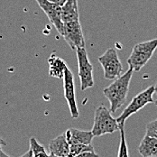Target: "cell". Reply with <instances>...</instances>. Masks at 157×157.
I'll use <instances>...</instances> for the list:
<instances>
[{
	"mask_svg": "<svg viewBox=\"0 0 157 157\" xmlns=\"http://www.w3.org/2000/svg\"><path fill=\"white\" fill-rule=\"evenodd\" d=\"M63 37L72 50L85 47V39L79 21L65 23Z\"/></svg>",
	"mask_w": 157,
	"mask_h": 157,
	"instance_id": "ba28073f",
	"label": "cell"
},
{
	"mask_svg": "<svg viewBox=\"0 0 157 157\" xmlns=\"http://www.w3.org/2000/svg\"><path fill=\"white\" fill-rule=\"evenodd\" d=\"M30 149L33 152V157H52L50 154H47L44 146L41 144L34 137L30 139Z\"/></svg>",
	"mask_w": 157,
	"mask_h": 157,
	"instance_id": "2e32d148",
	"label": "cell"
},
{
	"mask_svg": "<svg viewBox=\"0 0 157 157\" xmlns=\"http://www.w3.org/2000/svg\"><path fill=\"white\" fill-rule=\"evenodd\" d=\"M155 105H156V106H157V99H156V100H155Z\"/></svg>",
	"mask_w": 157,
	"mask_h": 157,
	"instance_id": "d4e9b609",
	"label": "cell"
},
{
	"mask_svg": "<svg viewBox=\"0 0 157 157\" xmlns=\"http://www.w3.org/2000/svg\"><path fill=\"white\" fill-rule=\"evenodd\" d=\"M146 135L157 139V119L146 125Z\"/></svg>",
	"mask_w": 157,
	"mask_h": 157,
	"instance_id": "ac0fdd59",
	"label": "cell"
},
{
	"mask_svg": "<svg viewBox=\"0 0 157 157\" xmlns=\"http://www.w3.org/2000/svg\"><path fill=\"white\" fill-rule=\"evenodd\" d=\"M75 157H98V155L95 152H84Z\"/></svg>",
	"mask_w": 157,
	"mask_h": 157,
	"instance_id": "d6986e66",
	"label": "cell"
},
{
	"mask_svg": "<svg viewBox=\"0 0 157 157\" xmlns=\"http://www.w3.org/2000/svg\"><path fill=\"white\" fill-rule=\"evenodd\" d=\"M119 130L117 118L113 117L111 111L105 106H99L95 111L94 124L91 132L94 136H101L107 134H113Z\"/></svg>",
	"mask_w": 157,
	"mask_h": 157,
	"instance_id": "3957f363",
	"label": "cell"
},
{
	"mask_svg": "<svg viewBox=\"0 0 157 157\" xmlns=\"http://www.w3.org/2000/svg\"><path fill=\"white\" fill-rule=\"evenodd\" d=\"M38 6L47 16L49 21L63 36L64 33V23L62 17V6L53 4L48 0H35Z\"/></svg>",
	"mask_w": 157,
	"mask_h": 157,
	"instance_id": "9c48e42d",
	"label": "cell"
},
{
	"mask_svg": "<svg viewBox=\"0 0 157 157\" xmlns=\"http://www.w3.org/2000/svg\"><path fill=\"white\" fill-rule=\"evenodd\" d=\"M65 136L70 144H90L95 136L91 131H83L76 128H70L65 133Z\"/></svg>",
	"mask_w": 157,
	"mask_h": 157,
	"instance_id": "30bf717a",
	"label": "cell"
},
{
	"mask_svg": "<svg viewBox=\"0 0 157 157\" xmlns=\"http://www.w3.org/2000/svg\"><path fill=\"white\" fill-rule=\"evenodd\" d=\"M119 132H120V144H119L117 157H129L128 147H127V144H126V134H125V127L120 128Z\"/></svg>",
	"mask_w": 157,
	"mask_h": 157,
	"instance_id": "e0dca14e",
	"label": "cell"
},
{
	"mask_svg": "<svg viewBox=\"0 0 157 157\" xmlns=\"http://www.w3.org/2000/svg\"><path fill=\"white\" fill-rule=\"evenodd\" d=\"M3 145H6V141H5L3 138H1V136H0V148H1V146H3Z\"/></svg>",
	"mask_w": 157,
	"mask_h": 157,
	"instance_id": "7402d4cb",
	"label": "cell"
},
{
	"mask_svg": "<svg viewBox=\"0 0 157 157\" xmlns=\"http://www.w3.org/2000/svg\"><path fill=\"white\" fill-rule=\"evenodd\" d=\"M21 157H33V152H32L31 149L29 151H27L25 155H23Z\"/></svg>",
	"mask_w": 157,
	"mask_h": 157,
	"instance_id": "44dd1931",
	"label": "cell"
},
{
	"mask_svg": "<svg viewBox=\"0 0 157 157\" xmlns=\"http://www.w3.org/2000/svg\"><path fill=\"white\" fill-rule=\"evenodd\" d=\"M133 73L134 70L129 68L126 72L116 78L109 87L103 90V94L109 101V110L112 113L117 112L126 103Z\"/></svg>",
	"mask_w": 157,
	"mask_h": 157,
	"instance_id": "6da1fadb",
	"label": "cell"
},
{
	"mask_svg": "<svg viewBox=\"0 0 157 157\" xmlns=\"http://www.w3.org/2000/svg\"><path fill=\"white\" fill-rule=\"evenodd\" d=\"M157 49V38L136 44L131 52L127 64L134 71H139L150 61Z\"/></svg>",
	"mask_w": 157,
	"mask_h": 157,
	"instance_id": "7a4b0ae2",
	"label": "cell"
},
{
	"mask_svg": "<svg viewBox=\"0 0 157 157\" xmlns=\"http://www.w3.org/2000/svg\"><path fill=\"white\" fill-rule=\"evenodd\" d=\"M0 157H10V156H8L7 155H6V154L1 150V148H0Z\"/></svg>",
	"mask_w": 157,
	"mask_h": 157,
	"instance_id": "603a6c76",
	"label": "cell"
},
{
	"mask_svg": "<svg viewBox=\"0 0 157 157\" xmlns=\"http://www.w3.org/2000/svg\"><path fill=\"white\" fill-rule=\"evenodd\" d=\"M48 63H49V67H50L49 74L54 78H63L65 69L68 66L63 59L56 56L55 54H52L48 60Z\"/></svg>",
	"mask_w": 157,
	"mask_h": 157,
	"instance_id": "5bb4252c",
	"label": "cell"
},
{
	"mask_svg": "<svg viewBox=\"0 0 157 157\" xmlns=\"http://www.w3.org/2000/svg\"><path fill=\"white\" fill-rule=\"evenodd\" d=\"M63 89H64V97L67 100L71 117L76 119L79 116L76 93H75V85H74V75L71 71L67 67L64 71L63 76Z\"/></svg>",
	"mask_w": 157,
	"mask_h": 157,
	"instance_id": "52a82bcc",
	"label": "cell"
},
{
	"mask_svg": "<svg viewBox=\"0 0 157 157\" xmlns=\"http://www.w3.org/2000/svg\"><path fill=\"white\" fill-rule=\"evenodd\" d=\"M155 93V86H151L133 98V99L127 105V107L122 112V114L118 117H117V121L118 123L119 129L122 127H125V123H126V119L129 118V117L137 113L146 105L155 103V100L153 98V96Z\"/></svg>",
	"mask_w": 157,
	"mask_h": 157,
	"instance_id": "277c9868",
	"label": "cell"
},
{
	"mask_svg": "<svg viewBox=\"0 0 157 157\" xmlns=\"http://www.w3.org/2000/svg\"><path fill=\"white\" fill-rule=\"evenodd\" d=\"M48 1H50V2H52L53 4H56V5L60 6H63V5L66 3L67 0H48Z\"/></svg>",
	"mask_w": 157,
	"mask_h": 157,
	"instance_id": "ffe728a7",
	"label": "cell"
},
{
	"mask_svg": "<svg viewBox=\"0 0 157 157\" xmlns=\"http://www.w3.org/2000/svg\"><path fill=\"white\" fill-rule=\"evenodd\" d=\"M70 144L67 141L65 134L52 139L49 144V152L51 155L66 157L70 154Z\"/></svg>",
	"mask_w": 157,
	"mask_h": 157,
	"instance_id": "8fae6325",
	"label": "cell"
},
{
	"mask_svg": "<svg viewBox=\"0 0 157 157\" xmlns=\"http://www.w3.org/2000/svg\"><path fill=\"white\" fill-rule=\"evenodd\" d=\"M98 60L103 68L105 78L112 80L122 75L123 66L115 49H108L101 56L98 58Z\"/></svg>",
	"mask_w": 157,
	"mask_h": 157,
	"instance_id": "5b68a950",
	"label": "cell"
},
{
	"mask_svg": "<svg viewBox=\"0 0 157 157\" xmlns=\"http://www.w3.org/2000/svg\"><path fill=\"white\" fill-rule=\"evenodd\" d=\"M138 152L142 157H157V139L144 136L138 146Z\"/></svg>",
	"mask_w": 157,
	"mask_h": 157,
	"instance_id": "7c38bea8",
	"label": "cell"
},
{
	"mask_svg": "<svg viewBox=\"0 0 157 157\" xmlns=\"http://www.w3.org/2000/svg\"><path fill=\"white\" fill-rule=\"evenodd\" d=\"M52 157H60V156H55V155H52Z\"/></svg>",
	"mask_w": 157,
	"mask_h": 157,
	"instance_id": "484cf974",
	"label": "cell"
},
{
	"mask_svg": "<svg viewBox=\"0 0 157 157\" xmlns=\"http://www.w3.org/2000/svg\"><path fill=\"white\" fill-rule=\"evenodd\" d=\"M155 93L157 94V80H156V83H155Z\"/></svg>",
	"mask_w": 157,
	"mask_h": 157,
	"instance_id": "cb8c5ba5",
	"label": "cell"
},
{
	"mask_svg": "<svg viewBox=\"0 0 157 157\" xmlns=\"http://www.w3.org/2000/svg\"><path fill=\"white\" fill-rule=\"evenodd\" d=\"M84 152H94V148L90 144H74L70 145V154L66 157H75L84 153Z\"/></svg>",
	"mask_w": 157,
	"mask_h": 157,
	"instance_id": "9a60e30c",
	"label": "cell"
},
{
	"mask_svg": "<svg viewBox=\"0 0 157 157\" xmlns=\"http://www.w3.org/2000/svg\"><path fill=\"white\" fill-rule=\"evenodd\" d=\"M78 66V77L80 79V90H86L94 86L93 66L90 62L85 47L76 50Z\"/></svg>",
	"mask_w": 157,
	"mask_h": 157,
	"instance_id": "8992f818",
	"label": "cell"
},
{
	"mask_svg": "<svg viewBox=\"0 0 157 157\" xmlns=\"http://www.w3.org/2000/svg\"><path fill=\"white\" fill-rule=\"evenodd\" d=\"M62 17L63 23L78 21V0H67L62 6Z\"/></svg>",
	"mask_w": 157,
	"mask_h": 157,
	"instance_id": "4fadbf2b",
	"label": "cell"
}]
</instances>
